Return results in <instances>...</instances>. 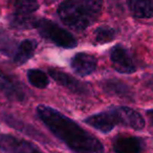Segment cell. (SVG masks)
Masks as SVG:
<instances>
[{
  "label": "cell",
  "instance_id": "cell-15",
  "mask_svg": "<svg viewBox=\"0 0 153 153\" xmlns=\"http://www.w3.org/2000/svg\"><path fill=\"white\" fill-rule=\"evenodd\" d=\"M103 88L107 94L121 97V98H128L130 96L129 87L119 80H107L103 85Z\"/></svg>",
  "mask_w": 153,
  "mask_h": 153
},
{
  "label": "cell",
  "instance_id": "cell-9",
  "mask_svg": "<svg viewBox=\"0 0 153 153\" xmlns=\"http://www.w3.org/2000/svg\"><path fill=\"white\" fill-rule=\"evenodd\" d=\"M48 74L56 82H58L60 85L67 88L72 94H86L89 92V89H88V87L85 84L82 83L79 80L72 78L70 74H65V72L61 71V70H58V69H49Z\"/></svg>",
  "mask_w": 153,
  "mask_h": 153
},
{
  "label": "cell",
  "instance_id": "cell-8",
  "mask_svg": "<svg viewBox=\"0 0 153 153\" xmlns=\"http://www.w3.org/2000/svg\"><path fill=\"white\" fill-rule=\"evenodd\" d=\"M0 91L12 101L22 102L25 99V90L17 79L0 72Z\"/></svg>",
  "mask_w": 153,
  "mask_h": 153
},
{
  "label": "cell",
  "instance_id": "cell-4",
  "mask_svg": "<svg viewBox=\"0 0 153 153\" xmlns=\"http://www.w3.org/2000/svg\"><path fill=\"white\" fill-rule=\"evenodd\" d=\"M109 110L112 113L117 125L126 126L134 130H142L145 127V121L143 117L132 108L126 106H117L112 107Z\"/></svg>",
  "mask_w": 153,
  "mask_h": 153
},
{
  "label": "cell",
  "instance_id": "cell-17",
  "mask_svg": "<svg viewBox=\"0 0 153 153\" xmlns=\"http://www.w3.org/2000/svg\"><path fill=\"white\" fill-rule=\"evenodd\" d=\"M15 13L22 15H33L39 9L38 0H14Z\"/></svg>",
  "mask_w": 153,
  "mask_h": 153
},
{
  "label": "cell",
  "instance_id": "cell-14",
  "mask_svg": "<svg viewBox=\"0 0 153 153\" xmlns=\"http://www.w3.org/2000/svg\"><path fill=\"white\" fill-rule=\"evenodd\" d=\"M38 19L32 17V15H22V14L14 13L10 16L9 22L11 26L18 30H30L36 28Z\"/></svg>",
  "mask_w": 153,
  "mask_h": 153
},
{
  "label": "cell",
  "instance_id": "cell-7",
  "mask_svg": "<svg viewBox=\"0 0 153 153\" xmlns=\"http://www.w3.org/2000/svg\"><path fill=\"white\" fill-rule=\"evenodd\" d=\"M97 65V58L87 53H78L70 60V66L72 70L80 76H86L94 74Z\"/></svg>",
  "mask_w": 153,
  "mask_h": 153
},
{
  "label": "cell",
  "instance_id": "cell-5",
  "mask_svg": "<svg viewBox=\"0 0 153 153\" xmlns=\"http://www.w3.org/2000/svg\"><path fill=\"white\" fill-rule=\"evenodd\" d=\"M110 60L114 69L121 74H133L136 66L130 53L122 45H117L110 51Z\"/></svg>",
  "mask_w": 153,
  "mask_h": 153
},
{
  "label": "cell",
  "instance_id": "cell-12",
  "mask_svg": "<svg viewBox=\"0 0 153 153\" xmlns=\"http://www.w3.org/2000/svg\"><path fill=\"white\" fill-rule=\"evenodd\" d=\"M38 43L37 41L32 39H26L23 40L17 45L15 49V53L13 55V61L17 65H22L26 63L30 58L34 56Z\"/></svg>",
  "mask_w": 153,
  "mask_h": 153
},
{
  "label": "cell",
  "instance_id": "cell-21",
  "mask_svg": "<svg viewBox=\"0 0 153 153\" xmlns=\"http://www.w3.org/2000/svg\"><path fill=\"white\" fill-rule=\"evenodd\" d=\"M147 117H149V120H150V122L153 125V109H150V110L147 111Z\"/></svg>",
  "mask_w": 153,
  "mask_h": 153
},
{
  "label": "cell",
  "instance_id": "cell-2",
  "mask_svg": "<svg viewBox=\"0 0 153 153\" xmlns=\"http://www.w3.org/2000/svg\"><path fill=\"white\" fill-rule=\"evenodd\" d=\"M58 14L65 25L76 32L86 30L94 21L76 0H64L58 7Z\"/></svg>",
  "mask_w": 153,
  "mask_h": 153
},
{
  "label": "cell",
  "instance_id": "cell-1",
  "mask_svg": "<svg viewBox=\"0 0 153 153\" xmlns=\"http://www.w3.org/2000/svg\"><path fill=\"white\" fill-rule=\"evenodd\" d=\"M37 115L49 131L74 152H104L103 144L60 111L39 105Z\"/></svg>",
  "mask_w": 153,
  "mask_h": 153
},
{
  "label": "cell",
  "instance_id": "cell-20",
  "mask_svg": "<svg viewBox=\"0 0 153 153\" xmlns=\"http://www.w3.org/2000/svg\"><path fill=\"white\" fill-rule=\"evenodd\" d=\"M16 47L17 46L15 45L14 41L10 38L9 35L0 30V51L4 55L13 56Z\"/></svg>",
  "mask_w": 153,
  "mask_h": 153
},
{
  "label": "cell",
  "instance_id": "cell-16",
  "mask_svg": "<svg viewBox=\"0 0 153 153\" xmlns=\"http://www.w3.org/2000/svg\"><path fill=\"white\" fill-rule=\"evenodd\" d=\"M27 80L30 85H33L36 88H40V89L46 88L49 83V79L47 74L44 71H42V70L37 69V68L28 70Z\"/></svg>",
  "mask_w": 153,
  "mask_h": 153
},
{
  "label": "cell",
  "instance_id": "cell-10",
  "mask_svg": "<svg viewBox=\"0 0 153 153\" xmlns=\"http://www.w3.org/2000/svg\"><path fill=\"white\" fill-rule=\"evenodd\" d=\"M84 122L88 126L94 128L96 130L102 132V133H109L117 126L115 120L110 110L90 115V117H86Z\"/></svg>",
  "mask_w": 153,
  "mask_h": 153
},
{
  "label": "cell",
  "instance_id": "cell-3",
  "mask_svg": "<svg viewBox=\"0 0 153 153\" xmlns=\"http://www.w3.org/2000/svg\"><path fill=\"white\" fill-rule=\"evenodd\" d=\"M36 28L43 38L53 42L59 47L74 48L78 44V41L74 35L70 34L65 28L59 26L57 23L45 19V18L38 19Z\"/></svg>",
  "mask_w": 153,
  "mask_h": 153
},
{
  "label": "cell",
  "instance_id": "cell-13",
  "mask_svg": "<svg viewBox=\"0 0 153 153\" xmlns=\"http://www.w3.org/2000/svg\"><path fill=\"white\" fill-rule=\"evenodd\" d=\"M128 7L135 18L148 19L153 17V0H128Z\"/></svg>",
  "mask_w": 153,
  "mask_h": 153
},
{
  "label": "cell",
  "instance_id": "cell-19",
  "mask_svg": "<svg viewBox=\"0 0 153 153\" xmlns=\"http://www.w3.org/2000/svg\"><path fill=\"white\" fill-rule=\"evenodd\" d=\"M115 38V30L110 26H100L94 30V40L99 44L111 42Z\"/></svg>",
  "mask_w": 153,
  "mask_h": 153
},
{
  "label": "cell",
  "instance_id": "cell-6",
  "mask_svg": "<svg viewBox=\"0 0 153 153\" xmlns=\"http://www.w3.org/2000/svg\"><path fill=\"white\" fill-rule=\"evenodd\" d=\"M0 149L4 152L14 153H30L40 151V148L30 142L18 138L11 134H0Z\"/></svg>",
  "mask_w": 153,
  "mask_h": 153
},
{
  "label": "cell",
  "instance_id": "cell-11",
  "mask_svg": "<svg viewBox=\"0 0 153 153\" xmlns=\"http://www.w3.org/2000/svg\"><path fill=\"white\" fill-rule=\"evenodd\" d=\"M113 150L119 153H138L143 151V142L131 135H117L113 140Z\"/></svg>",
  "mask_w": 153,
  "mask_h": 153
},
{
  "label": "cell",
  "instance_id": "cell-18",
  "mask_svg": "<svg viewBox=\"0 0 153 153\" xmlns=\"http://www.w3.org/2000/svg\"><path fill=\"white\" fill-rule=\"evenodd\" d=\"M82 7L90 15V17L96 20L102 11L103 0H76Z\"/></svg>",
  "mask_w": 153,
  "mask_h": 153
}]
</instances>
